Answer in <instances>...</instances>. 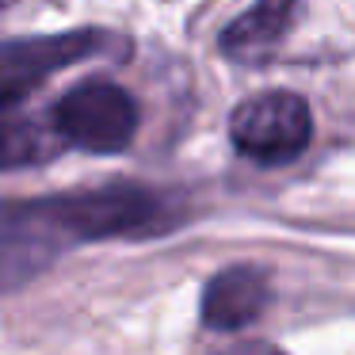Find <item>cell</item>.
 <instances>
[{"mask_svg": "<svg viewBox=\"0 0 355 355\" xmlns=\"http://www.w3.org/2000/svg\"><path fill=\"white\" fill-rule=\"evenodd\" d=\"M164 225V199L134 184L12 199L0 207V283L24 286L65 248L107 237H146Z\"/></svg>", "mask_w": 355, "mask_h": 355, "instance_id": "1", "label": "cell"}, {"mask_svg": "<svg viewBox=\"0 0 355 355\" xmlns=\"http://www.w3.org/2000/svg\"><path fill=\"white\" fill-rule=\"evenodd\" d=\"M230 138L241 157L256 164H286L309 146L313 119L302 96L260 92L245 100L230 119Z\"/></svg>", "mask_w": 355, "mask_h": 355, "instance_id": "2", "label": "cell"}, {"mask_svg": "<svg viewBox=\"0 0 355 355\" xmlns=\"http://www.w3.org/2000/svg\"><path fill=\"white\" fill-rule=\"evenodd\" d=\"M54 126L65 141L88 153H119L138 134V103L111 80H88L62 96Z\"/></svg>", "mask_w": 355, "mask_h": 355, "instance_id": "3", "label": "cell"}, {"mask_svg": "<svg viewBox=\"0 0 355 355\" xmlns=\"http://www.w3.org/2000/svg\"><path fill=\"white\" fill-rule=\"evenodd\" d=\"M103 31H65V35H31V39L0 42V107H19L50 73L96 58L107 50Z\"/></svg>", "mask_w": 355, "mask_h": 355, "instance_id": "4", "label": "cell"}, {"mask_svg": "<svg viewBox=\"0 0 355 355\" xmlns=\"http://www.w3.org/2000/svg\"><path fill=\"white\" fill-rule=\"evenodd\" d=\"M268 275L256 263H233V268L218 271L202 291V321L214 332H237L248 329L268 309Z\"/></svg>", "mask_w": 355, "mask_h": 355, "instance_id": "5", "label": "cell"}, {"mask_svg": "<svg viewBox=\"0 0 355 355\" xmlns=\"http://www.w3.org/2000/svg\"><path fill=\"white\" fill-rule=\"evenodd\" d=\"M294 4H298V0H256L245 16H237L222 31L218 46L230 58H237V62H260V58L271 54V46L291 31Z\"/></svg>", "mask_w": 355, "mask_h": 355, "instance_id": "6", "label": "cell"}, {"mask_svg": "<svg viewBox=\"0 0 355 355\" xmlns=\"http://www.w3.org/2000/svg\"><path fill=\"white\" fill-rule=\"evenodd\" d=\"M58 134L35 126L19 107H0V168L35 164L58 153Z\"/></svg>", "mask_w": 355, "mask_h": 355, "instance_id": "7", "label": "cell"}, {"mask_svg": "<svg viewBox=\"0 0 355 355\" xmlns=\"http://www.w3.org/2000/svg\"><path fill=\"white\" fill-rule=\"evenodd\" d=\"M218 355H283L275 344H263V340H245V344H233Z\"/></svg>", "mask_w": 355, "mask_h": 355, "instance_id": "8", "label": "cell"}, {"mask_svg": "<svg viewBox=\"0 0 355 355\" xmlns=\"http://www.w3.org/2000/svg\"><path fill=\"white\" fill-rule=\"evenodd\" d=\"M12 4H16V0H0V16H4V12L12 8Z\"/></svg>", "mask_w": 355, "mask_h": 355, "instance_id": "9", "label": "cell"}]
</instances>
